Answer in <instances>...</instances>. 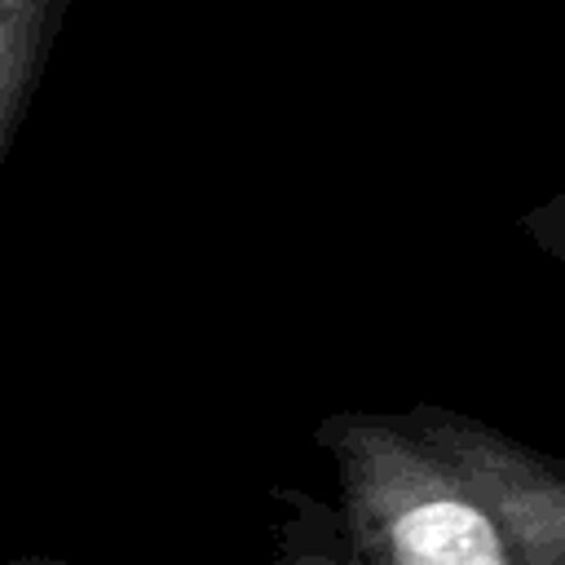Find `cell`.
<instances>
[{"label":"cell","mask_w":565,"mask_h":565,"mask_svg":"<svg viewBox=\"0 0 565 565\" xmlns=\"http://www.w3.org/2000/svg\"><path fill=\"white\" fill-rule=\"evenodd\" d=\"M71 0H0V141L40 84Z\"/></svg>","instance_id":"obj_1"},{"label":"cell","mask_w":565,"mask_h":565,"mask_svg":"<svg viewBox=\"0 0 565 565\" xmlns=\"http://www.w3.org/2000/svg\"><path fill=\"white\" fill-rule=\"evenodd\" d=\"M397 565H503L490 521L463 503H424L393 530Z\"/></svg>","instance_id":"obj_2"}]
</instances>
